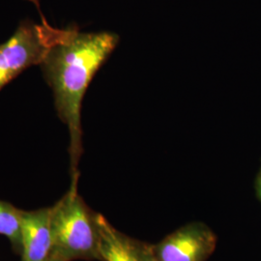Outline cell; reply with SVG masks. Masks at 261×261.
<instances>
[{
    "label": "cell",
    "instance_id": "obj_1",
    "mask_svg": "<svg viewBox=\"0 0 261 261\" xmlns=\"http://www.w3.org/2000/svg\"><path fill=\"white\" fill-rule=\"evenodd\" d=\"M118 41L112 32L83 33L76 28H66L65 35L48 49L40 64L54 92L57 114L70 134L72 179H79L77 166L84 151L81 112L84 94Z\"/></svg>",
    "mask_w": 261,
    "mask_h": 261
},
{
    "label": "cell",
    "instance_id": "obj_2",
    "mask_svg": "<svg viewBox=\"0 0 261 261\" xmlns=\"http://www.w3.org/2000/svg\"><path fill=\"white\" fill-rule=\"evenodd\" d=\"M77 182L72 180L68 192L51 206V254L65 261H102L98 213L80 196Z\"/></svg>",
    "mask_w": 261,
    "mask_h": 261
},
{
    "label": "cell",
    "instance_id": "obj_3",
    "mask_svg": "<svg viewBox=\"0 0 261 261\" xmlns=\"http://www.w3.org/2000/svg\"><path fill=\"white\" fill-rule=\"evenodd\" d=\"M42 16V23L24 20L9 40L0 45V90L25 69L40 65L48 49L65 35Z\"/></svg>",
    "mask_w": 261,
    "mask_h": 261
},
{
    "label": "cell",
    "instance_id": "obj_4",
    "mask_svg": "<svg viewBox=\"0 0 261 261\" xmlns=\"http://www.w3.org/2000/svg\"><path fill=\"white\" fill-rule=\"evenodd\" d=\"M216 234L202 223H191L153 245L158 261H207L217 247Z\"/></svg>",
    "mask_w": 261,
    "mask_h": 261
},
{
    "label": "cell",
    "instance_id": "obj_5",
    "mask_svg": "<svg viewBox=\"0 0 261 261\" xmlns=\"http://www.w3.org/2000/svg\"><path fill=\"white\" fill-rule=\"evenodd\" d=\"M51 207L20 209V261H47L53 253Z\"/></svg>",
    "mask_w": 261,
    "mask_h": 261
},
{
    "label": "cell",
    "instance_id": "obj_6",
    "mask_svg": "<svg viewBox=\"0 0 261 261\" xmlns=\"http://www.w3.org/2000/svg\"><path fill=\"white\" fill-rule=\"evenodd\" d=\"M102 261H158L153 244L143 242L116 229L98 213Z\"/></svg>",
    "mask_w": 261,
    "mask_h": 261
},
{
    "label": "cell",
    "instance_id": "obj_7",
    "mask_svg": "<svg viewBox=\"0 0 261 261\" xmlns=\"http://www.w3.org/2000/svg\"><path fill=\"white\" fill-rule=\"evenodd\" d=\"M0 235L10 241L15 253L21 252L20 209L10 202L0 199Z\"/></svg>",
    "mask_w": 261,
    "mask_h": 261
},
{
    "label": "cell",
    "instance_id": "obj_8",
    "mask_svg": "<svg viewBox=\"0 0 261 261\" xmlns=\"http://www.w3.org/2000/svg\"><path fill=\"white\" fill-rule=\"evenodd\" d=\"M47 261H65L63 260L62 258H60V257H58V256H56V255H54V254H51V256L48 258V260Z\"/></svg>",
    "mask_w": 261,
    "mask_h": 261
},
{
    "label": "cell",
    "instance_id": "obj_9",
    "mask_svg": "<svg viewBox=\"0 0 261 261\" xmlns=\"http://www.w3.org/2000/svg\"><path fill=\"white\" fill-rule=\"evenodd\" d=\"M258 191H259V195L261 196V175L260 178H259V181H258Z\"/></svg>",
    "mask_w": 261,
    "mask_h": 261
}]
</instances>
